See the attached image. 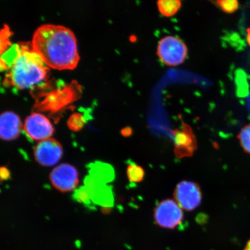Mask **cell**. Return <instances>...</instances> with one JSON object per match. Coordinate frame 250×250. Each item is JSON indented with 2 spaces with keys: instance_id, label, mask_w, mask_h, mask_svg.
<instances>
[{
  "instance_id": "obj_9",
  "label": "cell",
  "mask_w": 250,
  "mask_h": 250,
  "mask_svg": "<svg viewBox=\"0 0 250 250\" xmlns=\"http://www.w3.org/2000/svg\"><path fill=\"white\" fill-rule=\"evenodd\" d=\"M174 152L177 157L192 155L197 148L196 140L192 129L188 125L182 123L180 130L174 133Z\"/></svg>"
},
{
  "instance_id": "obj_17",
  "label": "cell",
  "mask_w": 250,
  "mask_h": 250,
  "mask_svg": "<svg viewBox=\"0 0 250 250\" xmlns=\"http://www.w3.org/2000/svg\"><path fill=\"white\" fill-rule=\"evenodd\" d=\"M74 199H76L78 202L83 203V204H89L90 196L88 190L85 187L81 188L76 190L74 193Z\"/></svg>"
},
{
  "instance_id": "obj_21",
  "label": "cell",
  "mask_w": 250,
  "mask_h": 250,
  "mask_svg": "<svg viewBox=\"0 0 250 250\" xmlns=\"http://www.w3.org/2000/svg\"><path fill=\"white\" fill-rule=\"evenodd\" d=\"M247 33H248V36H247V41H248L249 45L250 46V28H249V29L247 30Z\"/></svg>"
},
{
  "instance_id": "obj_19",
  "label": "cell",
  "mask_w": 250,
  "mask_h": 250,
  "mask_svg": "<svg viewBox=\"0 0 250 250\" xmlns=\"http://www.w3.org/2000/svg\"><path fill=\"white\" fill-rule=\"evenodd\" d=\"M122 134L125 137L129 136L132 134V130L130 128H125V129L122 130Z\"/></svg>"
},
{
  "instance_id": "obj_11",
  "label": "cell",
  "mask_w": 250,
  "mask_h": 250,
  "mask_svg": "<svg viewBox=\"0 0 250 250\" xmlns=\"http://www.w3.org/2000/svg\"><path fill=\"white\" fill-rule=\"evenodd\" d=\"M157 4L159 11L167 17L176 14L181 6V2L179 0H161Z\"/></svg>"
},
{
  "instance_id": "obj_12",
  "label": "cell",
  "mask_w": 250,
  "mask_h": 250,
  "mask_svg": "<svg viewBox=\"0 0 250 250\" xmlns=\"http://www.w3.org/2000/svg\"><path fill=\"white\" fill-rule=\"evenodd\" d=\"M126 174L130 182L135 183L142 182L145 176V171L143 168L136 164L128 165Z\"/></svg>"
},
{
  "instance_id": "obj_22",
  "label": "cell",
  "mask_w": 250,
  "mask_h": 250,
  "mask_svg": "<svg viewBox=\"0 0 250 250\" xmlns=\"http://www.w3.org/2000/svg\"><path fill=\"white\" fill-rule=\"evenodd\" d=\"M247 104H248V107L250 112V95L248 96V99H247Z\"/></svg>"
},
{
  "instance_id": "obj_14",
  "label": "cell",
  "mask_w": 250,
  "mask_h": 250,
  "mask_svg": "<svg viewBox=\"0 0 250 250\" xmlns=\"http://www.w3.org/2000/svg\"><path fill=\"white\" fill-rule=\"evenodd\" d=\"M216 4L222 10L227 14H232L239 8V2L236 0H221L217 1Z\"/></svg>"
},
{
  "instance_id": "obj_7",
  "label": "cell",
  "mask_w": 250,
  "mask_h": 250,
  "mask_svg": "<svg viewBox=\"0 0 250 250\" xmlns=\"http://www.w3.org/2000/svg\"><path fill=\"white\" fill-rule=\"evenodd\" d=\"M63 154L62 146L58 141L52 138L40 141L34 149V156L37 163L50 167L58 164Z\"/></svg>"
},
{
  "instance_id": "obj_3",
  "label": "cell",
  "mask_w": 250,
  "mask_h": 250,
  "mask_svg": "<svg viewBox=\"0 0 250 250\" xmlns=\"http://www.w3.org/2000/svg\"><path fill=\"white\" fill-rule=\"evenodd\" d=\"M157 54L164 63L176 66L186 60L188 49L182 40L174 36H167L159 42Z\"/></svg>"
},
{
  "instance_id": "obj_13",
  "label": "cell",
  "mask_w": 250,
  "mask_h": 250,
  "mask_svg": "<svg viewBox=\"0 0 250 250\" xmlns=\"http://www.w3.org/2000/svg\"><path fill=\"white\" fill-rule=\"evenodd\" d=\"M238 139L244 151L250 154V124L246 125L240 130Z\"/></svg>"
},
{
  "instance_id": "obj_23",
  "label": "cell",
  "mask_w": 250,
  "mask_h": 250,
  "mask_svg": "<svg viewBox=\"0 0 250 250\" xmlns=\"http://www.w3.org/2000/svg\"><path fill=\"white\" fill-rule=\"evenodd\" d=\"M245 250H250V240L247 243Z\"/></svg>"
},
{
  "instance_id": "obj_2",
  "label": "cell",
  "mask_w": 250,
  "mask_h": 250,
  "mask_svg": "<svg viewBox=\"0 0 250 250\" xmlns=\"http://www.w3.org/2000/svg\"><path fill=\"white\" fill-rule=\"evenodd\" d=\"M1 69L7 70L5 85L30 88L48 79L49 67L33 48L31 43H20L1 54Z\"/></svg>"
},
{
  "instance_id": "obj_1",
  "label": "cell",
  "mask_w": 250,
  "mask_h": 250,
  "mask_svg": "<svg viewBox=\"0 0 250 250\" xmlns=\"http://www.w3.org/2000/svg\"><path fill=\"white\" fill-rule=\"evenodd\" d=\"M76 37L62 25L43 24L34 31L31 45L45 63L54 69L73 70L80 61Z\"/></svg>"
},
{
  "instance_id": "obj_18",
  "label": "cell",
  "mask_w": 250,
  "mask_h": 250,
  "mask_svg": "<svg viewBox=\"0 0 250 250\" xmlns=\"http://www.w3.org/2000/svg\"><path fill=\"white\" fill-rule=\"evenodd\" d=\"M0 177L1 181H6L10 179L11 173L7 167H2L0 168Z\"/></svg>"
},
{
  "instance_id": "obj_20",
  "label": "cell",
  "mask_w": 250,
  "mask_h": 250,
  "mask_svg": "<svg viewBox=\"0 0 250 250\" xmlns=\"http://www.w3.org/2000/svg\"><path fill=\"white\" fill-rule=\"evenodd\" d=\"M111 211V208L109 207H103L102 208V211L103 214H108Z\"/></svg>"
},
{
  "instance_id": "obj_5",
  "label": "cell",
  "mask_w": 250,
  "mask_h": 250,
  "mask_svg": "<svg viewBox=\"0 0 250 250\" xmlns=\"http://www.w3.org/2000/svg\"><path fill=\"white\" fill-rule=\"evenodd\" d=\"M174 196L181 208L190 211L195 210L201 205L202 193L198 184L192 181H183L177 184Z\"/></svg>"
},
{
  "instance_id": "obj_16",
  "label": "cell",
  "mask_w": 250,
  "mask_h": 250,
  "mask_svg": "<svg viewBox=\"0 0 250 250\" xmlns=\"http://www.w3.org/2000/svg\"><path fill=\"white\" fill-rule=\"evenodd\" d=\"M11 32L10 29L7 26L4 25L1 31V54L5 52L10 47L9 46V36Z\"/></svg>"
},
{
  "instance_id": "obj_4",
  "label": "cell",
  "mask_w": 250,
  "mask_h": 250,
  "mask_svg": "<svg viewBox=\"0 0 250 250\" xmlns=\"http://www.w3.org/2000/svg\"><path fill=\"white\" fill-rule=\"evenodd\" d=\"M154 217L158 226L171 229L182 223L184 214L182 208L176 201L168 199L156 206Z\"/></svg>"
},
{
  "instance_id": "obj_6",
  "label": "cell",
  "mask_w": 250,
  "mask_h": 250,
  "mask_svg": "<svg viewBox=\"0 0 250 250\" xmlns=\"http://www.w3.org/2000/svg\"><path fill=\"white\" fill-rule=\"evenodd\" d=\"M77 168L70 164H62L53 169L49 179L52 185L62 192L73 191L79 184Z\"/></svg>"
},
{
  "instance_id": "obj_8",
  "label": "cell",
  "mask_w": 250,
  "mask_h": 250,
  "mask_svg": "<svg viewBox=\"0 0 250 250\" xmlns=\"http://www.w3.org/2000/svg\"><path fill=\"white\" fill-rule=\"evenodd\" d=\"M23 129L29 138L40 142L51 138L55 131L49 119L39 112H33L26 118Z\"/></svg>"
},
{
  "instance_id": "obj_10",
  "label": "cell",
  "mask_w": 250,
  "mask_h": 250,
  "mask_svg": "<svg viewBox=\"0 0 250 250\" xmlns=\"http://www.w3.org/2000/svg\"><path fill=\"white\" fill-rule=\"evenodd\" d=\"M23 125L18 115L11 111L0 115V137L4 141H12L20 136Z\"/></svg>"
},
{
  "instance_id": "obj_15",
  "label": "cell",
  "mask_w": 250,
  "mask_h": 250,
  "mask_svg": "<svg viewBox=\"0 0 250 250\" xmlns=\"http://www.w3.org/2000/svg\"><path fill=\"white\" fill-rule=\"evenodd\" d=\"M85 124L82 115L74 114L70 118L68 121V126L70 129L74 132H77L83 129Z\"/></svg>"
}]
</instances>
